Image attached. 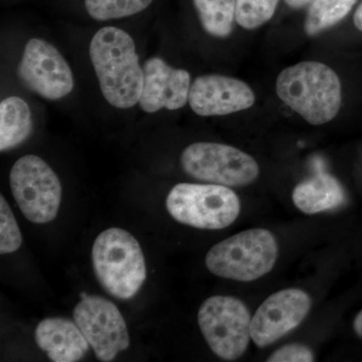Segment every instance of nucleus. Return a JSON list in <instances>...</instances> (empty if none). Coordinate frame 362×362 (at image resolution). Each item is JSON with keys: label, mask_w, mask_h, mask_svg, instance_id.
<instances>
[{"label": "nucleus", "mask_w": 362, "mask_h": 362, "mask_svg": "<svg viewBox=\"0 0 362 362\" xmlns=\"http://www.w3.org/2000/svg\"><path fill=\"white\" fill-rule=\"evenodd\" d=\"M90 58L108 103L119 109L139 103L144 73L130 35L115 26L101 28L90 40Z\"/></svg>", "instance_id": "nucleus-1"}, {"label": "nucleus", "mask_w": 362, "mask_h": 362, "mask_svg": "<svg viewBox=\"0 0 362 362\" xmlns=\"http://www.w3.org/2000/svg\"><path fill=\"white\" fill-rule=\"evenodd\" d=\"M277 95L312 125H322L337 117L342 103L341 83L330 66L302 62L281 71Z\"/></svg>", "instance_id": "nucleus-2"}, {"label": "nucleus", "mask_w": 362, "mask_h": 362, "mask_svg": "<svg viewBox=\"0 0 362 362\" xmlns=\"http://www.w3.org/2000/svg\"><path fill=\"white\" fill-rule=\"evenodd\" d=\"M92 264L100 284L117 299L134 297L146 280L141 247L122 228H108L98 235L93 245Z\"/></svg>", "instance_id": "nucleus-3"}, {"label": "nucleus", "mask_w": 362, "mask_h": 362, "mask_svg": "<svg viewBox=\"0 0 362 362\" xmlns=\"http://www.w3.org/2000/svg\"><path fill=\"white\" fill-rule=\"evenodd\" d=\"M278 244L265 228H252L214 245L206 257L209 272L221 278L251 282L275 266Z\"/></svg>", "instance_id": "nucleus-4"}, {"label": "nucleus", "mask_w": 362, "mask_h": 362, "mask_svg": "<svg viewBox=\"0 0 362 362\" xmlns=\"http://www.w3.org/2000/svg\"><path fill=\"white\" fill-rule=\"evenodd\" d=\"M166 209L183 225L221 230L237 220L240 202L237 194L225 185L180 183L169 192Z\"/></svg>", "instance_id": "nucleus-5"}, {"label": "nucleus", "mask_w": 362, "mask_h": 362, "mask_svg": "<svg viewBox=\"0 0 362 362\" xmlns=\"http://www.w3.org/2000/svg\"><path fill=\"white\" fill-rule=\"evenodd\" d=\"M9 183L26 220L42 225L57 218L63 195L61 181L40 157H21L11 168Z\"/></svg>", "instance_id": "nucleus-6"}, {"label": "nucleus", "mask_w": 362, "mask_h": 362, "mask_svg": "<svg viewBox=\"0 0 362 362\" xmlns=\"http://www.w3.org/2000/svg\"><path fill=\"white\" fill-rule=\"evenodd\" d=\"M197 320L216 356L230 361L244 356L252 339V317L240 300L221 295L209 298L202 304Z\"/></svg>", "instance_id": "nucleus-7"}, {"label": "nucleus", "mask_w": 362, "mask_h": 362, "mask_svg": "<svg viewBox=\"0 0 362 362\" xmlns=\"http://www.w3.org/2000/svg\"><path fill=\"white\" fill-rule=\"evenodd\" d=\"M180 162L185 173L195 180L228 187L251 185L259 173L252 156L220 143H194L182 152Z\"/></svg>", "instance_id": "nucleus-8"}, {"label": "nucleus", "mask_w": 362, "mask_h": 362, "mask_svg": "<svg viewBox=\"0 0 362 362\" xmlns=\"http://www.w3.org/2000/svg\"><path fill=\"white\" fill-rule=\"evenodd\" d=\"M74 310L78 326L100 361L110 362L129 347L130 337L125 319L113 302L82 293Z\"/></svg>", "instance_id": "nucleus-9"}, {"label": "nucleus", "mask_w": 362, "mask_h": 362, "mask_svg": "<svg viewBox=\"0 0 362 362\" xmlns=\"http://www.w3.org/2000/svg\"><path fill=\"white\" fill-rule=\"evenodd\" d=\"M18 77L26 89L52 101L70 94L75 85L70 66L61 52L40 39L26 42Z\"/></svg>", "instance_id": "nucleus-10"}, {"label": "nucleus", "mask_w": 362, "mask_h": 362, "mask_svg": "<svg viewBox=\"0 0 362 362\" xmlns=\"http://www.w3.org/2000/svg\"><path fill=\"white\" fill-rule=\"evenodd\" d=\"M312 306L311 298L300 289H285L267 298L252 318L251 337L267 347L301 324Z\"/></svg>", "instance_id": "nucleus-11"}, {"label": "nucleus", "mask_w": 362, "mask_h": 362, "mask_svg": "<svg viewBox=\"0 0 362 362\" xmlns=\"http://www.w3.org/2000/svg\"><path fill=\"white\" fill-rule=\"evenodd\" d=\"M188 102L199 116H225L251 108L255 94L246 83L238 78L204 75L192 83Z\"/></svg>", "instance_id": "nucleus-12"}, {"label": "nucleus", "mask_w": 362, "mask_h": 362, "mask_svg": "<svg viewBox=\"0 0 362 362\" xmlns=\"http://www.w3.org/2000/svg\"><path fill=\"white\" fill-rule=\"evenodd\" d=\"M143 88L140 108L146 113L168 109L178 110L187 103L190 75L182 69H175L161 58H151L143 66Z\"/></svg>", "instance_id": "nucleus-13"}, {"label": "nucleus", "mask_w": 362, "mask_h": 362, "mask_svg": "<svg viewBox=\"0 0 362 362\" xmlns=\"http://www.w3.org/2000/svg\"><path fill=\"white\" fill-rule=\"evenodd\" d=\"M35 342L54 362H76L88 354L90 344L75 321L45 318L35 329Z\"/></svg>", "instance_id": "nucleus-14"}, {"label": "nucleus", "mask_w": 362, "mask_h": 362, "mask_svg": "<svg viewBox=\"0 0 362 362\" xmlns=\"http://www.w3.org/2000/svg\"><path fill=\"white\" fill-rule=\"evenodd\" d=\"M293 202L302 213L314 214L335 209L344 202L341 185L333 176L318 171L293 190Z\"/></svg>", "instance_id": "nucleus-15"}, {"label": "nucleus", "mask_w": 362, "mask_h": 362, "mask_svg": "<svg viewBox=\"0 0 362 362\" xmlns=\"http://www.w3.org/2000/svg\"><path fill=\"white\" fill-rule=\"evenodd\" d=\"M33 117L30 106L20 97H8L0 103V151L16 148L30 137Z\"/></svg>", "instance_id": "nucleus-16"}, {"label": "nucleus", "mask_w": 362, "mask_h": 362, "mask_svg": "<svg viewBox=\"0 0 362 362\" xmlns=\"http://www.w3.org/2000/svg\"><path fill=\"white\" fill-rule=\"evenodd\" d=\"M204 30L214 37H228L235 21V0H194Z\"/></svg>", "instance_id": "nucleus-17"}, {"label": "nucleus", "mask_w": 362, "mask_h": 362, "mask_svg": "<svg viewBox=\"0 0 362 362\" xmlns=\"http://www.w3.org/2000/svg\"><path fill=\"white\" fill-rule=\"evenodd\" d=\"M357 0H313L305 21V32L310 37L341 21L356 6Z\"/></svg>", "instance_id": "nucleus-18"}, {"label": "nucleus", "mask_w": 362, "mask_h": 362, "mask_svg": "<svg viewBox=\"0 0 362 362\" xmlns=\"http://www.w3.org/2000/svg\"><path fill=\"white\" fill-rule=\"evenodd\" d=\"M153 0H85L90 18L100 21L118 20L141 13Z\"/></svg>", "instance_id": "nucleus-19"}, {"label": "nucleus", "mask_w": 362, "mask_h": 362, "mask_svg": "<svg viewBox=\"0 0 362 362\" xmlns=\"http://www.w3.org/2000/svg\"><path fill=\"white\" fill-rule=\"evenodd\" d=\"M279 0H235V21L245 30H255L273 18Z\"/></svg>", "instance_id": "nucleus-20"}, {"label": "nucleus", "mask_w": 362, "mask_h": 362, "mask_svg": "<svg viewBox=\"0 0 362 362\" xmlns=\"http://www.w3.org/2000/svg\"><path fill=\"white\" fill-rule=\"evenodd\" d=\"M23 243L20 226L4 195L0 197V252L2 255L18 251Z\"/></svg>", "instance_id": "nucleus-21"}, {"label": "nucleus", "mask_w": 362, "mask_h": 362, "mask_svg": "<svg viewBox=\"0 0 362 362\" xmlns=\"http://www.w3.org/2000/svg\"><path fill=\"white\" fill-rule=\"evenodd\" d=\"M268 362H311L314 356L310 349L304 345L289 344L281 347L268 359Z\"/></svg>", "instance_id": "nucleus-22"}, {"label": "nucleus", "mask_w": 362, "mask_h": 362, "mask_svg": "<svg viewBox=\"0 0 362 362\" xmlns=\"http://www.w3.org/2000/svg\"><path fill=\"white\" fill-rule=\"evenodd\" d=\"M313 0H285L286 4L291 8H302V7L308 6Z\"/></svg>", "instance_id": "nucleus-23"}, {"label": "nucleus", "mask_w": 362, "mask_h": 362, "mask_svg": "<svg viewBox=\"0 0 362 362\" xmlns=\"http://www.w3.org/2000/svg\"><path fill=\"white\" fill-rule=\"evenodd\" d=\"M354 21L357 30L362 32V2L359 4V6L357 7L356 13H354Z\"/></svg>", "instance_id": "nucleus-24"}, {"label": "nucleus", "mask_w": 362, "mask_h": 362, "mask_svg": "<svg viewBox=\"0 0 362 362\" xmlns=\"http://www.w3.org/2000/svg\"><path fill=\"white\" fill-rule=\"evenodd\" d=\"M354 331L358 337H362V310L357 314L354 323Z\"/></svg>", "instance_id": "nucleus-25"}]
</instances>
